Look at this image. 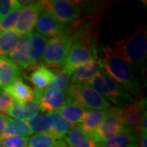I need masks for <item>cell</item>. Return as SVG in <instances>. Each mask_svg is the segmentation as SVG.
I'll return each instance as SVG.
<instances>
[{"label": "cell", "mask_w": 147, "mask_h": 147, "mask_svg": "<svg viewBox=\"0 0 147 147\" xmlns=\"http://www.w3.org/2000/svg\"><path fill=\"white\" fill-rule=\"evenodd\" d=\"M102 52L113 55L129 64L135 71L143 72L146 65V30L137 29L129 38L115 42L114 46L102 47Z\"/></svg>", "instance_id": "cell-1"}, {"label": "cell", "mask_w": 147, "mask_h": 147, "mask_svg": "<svg viewBox=\"0 0 147 147\" xmlns=\"http://www.w3.org/2000/svg\"><path fill=\"white\" fill-rule=\"evenodd\" d=\"M74 42L69 51L63 69L72 74L79 66L98 58V34L88 27L77 28L71 34Z\"/></svg>", "instance_id": "cell-2"}, {"label": "cell", "mask_w": 147, "mask_h": 147, "mask_svg": "<svg viewBox=\"0 0 147 147\" xmlns=\"http://www.w3.org/2000/svg\"><path fill=\"white\" fill-rule=\"evenodd\" d=\"M106 73L123 88L129 94L137 96L140 93V83L135 69L129 64L113 55L104 53L101 58Z\"/></svg>", "instance_id": "cell-3"}, {"label": "cell", "mask_w": 147, "mask_h": 147, "mask_svg": "<svg viewBox=\"0 0 147 147\" xmlns=\"http://www.w3.org/2000/svg\"><path fill=\"white\" fill-rule=\"evenodd\" d=\"M88 84L109 102L111 101L116 108H122L134 101L132 96L112 79L105 69L95 76Z\"/></svg>", "instance_id": "cell-4"}, {"label": "cell", "mask_w": 147, "mask_h": 147, "mask_svg": "<svg viewBox=\"0 0 147 147\" xmlns=\"http://www.w3.org/2000/svg\"><path fill=\"white\" fill-rule=\"evenodd\" d=\"M42 9L46 11L63 25H75L82 14V7L78 2L69 0L39 1Z\"/></svg>", "instance_id": "cell-5"}, {"label": "cell", "mask_w": 147, "mask_h": 147, "mask_svg": "<svg viewBox=\"0 0 147 147\" xmlns=\"http://www.w3.org/2000/svg\"><path fill=\"white\" fill-rule=\"evenodd\" d=\"M65 93L85 109L107 110L112 107L110 102L88 84H69Z\"/></svg>", "instance_id": "cell-6"}, {"label": "cell", "mask_w": 147, "mask_h": 147, "mask_svg": "<svg viewBox=\"0 0 147 147\" xmlns=\"http://www.w3.org/2000/svg\"><path fill=\"white\" fill-rule=\"evenodd\" d=\"M73 42V35L68 34L50 38L44 52L42 65L48 68H60L64 66Z\"/></svg>", "instance_id": "cell-7"}, {"label": "cell", "mask_w": 147, "mask_h": 147, "mask_svg": "<svg viewBox=\"0 0 147 147\" xmlns=\"http://www.w3.org/2000/svg\"><path fill=\"white\" fill-rule=\"evenodd\" d=\"M146 99L141 101H133L122 108L117 109V115L121 125L123 127L124 132H137L140 130V123L142 108L146 106Z\"/></svg>", "instance_id": "cell-8"}, {"label": "cell", "mask_w": 147, "mask_h": 147, "mask_svg": "<svg viewBox=\"0 0 147 147\" xmlns=\"http://www.w3.org/2000/svg\"><path fill=\"white\" fill-rule=\"evenodd\" d=\"M117 109L118 108L112 106L105 111L103 120L92 137L95 142L101 143L124 132L117 115Z\"/></svg>", "instance_id": "cell-9"}, {"label": "cell", "mask_w": 147, "mask_h": 147, "mask_svg": "<svg viewBox=\"0 0 147 147\" xmlns=\"http://www.w3.org/2000/svg\"><path fill=\"white\" fill-rule=\"evenodd\" d=\"M65 98V92H61L50 87L42 91L34 90V100L42 113L57 111L63 105Z\"/></svg>", "instance_id": "cell-10"}, {"label": "cell", "mask_w": 147, "mask_h": 147, "mask_svg": "<svg viewBox=\"0 0 147 147\" xmlns=\"http://www.w3.org/2000/svg\"><path fill=\"white\" fill-rule=\"evenodd\" d=\"M41 10L42 7L39 4V2H32L31 3L25 6L12 30L19 36L31 33L32 30L35 27L38 16Z\"/></svg>", "instance_id": "cell-11"}, {"label": "cell", "mask_w": 147, "mask_h": 147, "mask_svg": "<svg viewBox=\"0 0 147 147\" xmlns=\"http://www.w3.org/2000/svg\"><path fill=\"white\" fill-rule=\"evenodd\" d=\"M35 29L37 33L46 38H51L53 37L67 34L69 32L65 25L57 21L43 9H42L38 14L35 24Z\"/></svg>", "instance_id": "cell-12"}, {"label": "cell", "mask_w": 147, "mask_h": 147, "mask_svg": "<svg viewBox=\"0 0 147 147\" xmlns=\"http://www.w3.org/2000/svg\"><path fill=\"white\" fill-rule=\"evenodd\" d=\"M104 69L101 58L92 60L74 70L70 77V84H88Z\"/></svg>", "instance_id": "cell-13"}, {"label": "cell", "mask_w": 147, "mask_h": 147, "mask_svg": "<svg viewBox=\"0 0 147 147\" xmlns=\"http://www.w3.org/2000/svg\"><path fill=\"white\" fill-rule=\"evenodd\" d=\"M32 33L21 35L15 47L7 56L12 62L20 68L29 69L30 65V50L31 43Z\"/></svg>", "instance_id": "cell-14"}, {"label": "cell", "mask_w": 147, "mask_h": 147, "mask_svg": "<svg viewBox=\"0 0 147 147\" xmlns=\"http://www.w3.org/2000/svg\"><path fill=\"white\" fill-rule=\"evenodd\" d=\"M3 89L16 103H26L34 100V90L26 84L21 78L15 79L11 84L3 88Z\"/></svg>", "instance_id": "cell-15"}, {"label": "cell", "mask_w": 147, "mask_h": 147, "mask_svg": "<svg viewBox=\"0 0 147 147\" xmlns=\"http://www.w3.org/2000/svg\"><path fill=\"white\" fill-rule=\"evenodd\" d=\"M48 38L42 34L34 32L32 33L30 50V65L29 70L34 69L40 65H42L44 52L47 47Z\"/></svg>", "instance_id": "cell-16"}, {"label": "cell", "mask_w": 147, "mask_h": 147, "mask_svg": "<svg viewBox=\"0 0 147 147\" xmlns=\"http://www.w3.org/2000/svg\"><path fill=\"white\" fill-rule=\"evenodd\" d=\"M86 111L87 110L85 108L78 104L67 95L63 105L57 110V112L62 116L65 120L74 125L79 123L80 124L82 123Z\"/></svg>", "instance_id": "cell-17"}, {"label": "cell", "mask_w": 147, "mask_h": 147, "mask_svg": "<svg viewBox=\"0 0 147 147\" xmlns=\"http://www.w3.org/2000/svg\"><path fill=\"white\" fill-rule=\"evenodd\" d=\"M63 138L64 142L71 147H100V143L95 142L79 125H75Z\"/></svg>", "instance_id": "cell-18"}, {"label": "cell", "mask_w": 147, "mask_h": 147, "mask_svg": "<svg viewBox=\"0 0 147 147\" xmlns=\"http://www.w3.org/2000/svg\"><path fill=\"white\" fill-rule=\"evenodd\" d=\"M47 119L52 136L57 140H61V138L75 126L65 120L57 111L47 113Z\"/></svg>", "instance_id": "cell-19"}, {"label": "cell", "mask_w": 147, "mask_h": 147, "mask_svg": "<svg viewBox=\"0 0 147 147\" xmlns=\"http://www.w3.org/2000/svg\"><path fill=\"white\" fill-rule=\"evenodd\" d=\"M21 69L7 57H0V88H4L20 78Z\"/></svg>", "instance_id": "cell-20"}, {"label": "cell", "mask_w": 147, "mask_h": 147, "mask_svg": "<svg viewBox=\"0 0 147 147\" xmlns=\"http://www.w3.org/2000/svg\"><path fill=\"white\" fill-rule=\"evenodd\" d=\"M55 73L52 69L44 65H40L33 69L32 73L28 77L29 81L33 84L35 90L42 91L46 89L53 81Z\"/></svg>", "instance_id": "cell-21"}, {"label": "cell", "mask_w": 147, "mask_h": 147, "mask_svg": "<svg viewBox=\"0 0 147 147\" xmlns=\"http://www.w3.org/2000/svg\"><path fill=\"white\" fill-rule=\"evenodd\" d=\"M38 106L35 100L26 103H14L5 113L14 119L27 121L38 113Z\"/></svg>", "instance_id": "cell-22"}, {"label": "cell", "mask_w": 147, "mask_h": 147, "mask_svg": "<svg viewBox=\"0 0 147 147\" xmlns=\"http://www.w3.org/2000/svg\"><path fill=\"white\" fill-rule=\"evenodd\" d=\"M32 134L26 121L18 120L7 117L1 138L9 137H28Z\"/></svg>", "instance_id": "cell-23"}, {"label": "cell", "mask_w": 147, "mask_h": 147, "mask_svg": "<svg viewBox=\"0 0 147 147\" xmlns=\"http://www.w3.org/2000/svg\"><path fill=\"white\" fill-rule=\"evenodd\" d=\"M106 110H88L86 111L82 123L79 127L84 130L88 135L92 137L94 133L100 126V123L103 120Z\"/></svg>", "instance_id": "cell-24"}, {"label": "cell", "mask_w": 147, "mask_h": 147, "mask_svg": "<svg viewBox=\"0 0 147 147\" xmlns=\"http://www.w3.org/2000/svg\"><path fill=\"white\" fill-rule=\"evenodd\" d=\"M138 138L139 136L137 132H123L101 142L100 145V147H129L132 145H136Z\"/></svg>", "instance_id": "cell-25"}, {"label": "cell", "mask_w": 147, "mask_h": 147, "mask_svg": "<svg viewBox=\"0 0 147 147\" xmlns=\"http://www.w3.org/2000/svg\"><path fill=\"white\" fill-rule=\"evenodd\" d=\"M20 36L13 30L0 34V57H6L12 51Z\"/></svg>", "instance_id": "cell-26"}, {"label": "cell", "mask_w": 147, "mask_h": 147, "mask_svg": "<svg viewBox=\"0 0 147 147\" xmlns=\"http://www.w3.org/2000/svg\"><path fill=\"white\" fill-rule=\"evenodd\" d=\"M26 122L32 133L48 134L52 136V133L48 126V123H47V114L42 113V112L38 113L36 115H34Z\"/></svg>", "instance_id": "cell-27"}, {"label": "cell", "mask_w": 147, "mask_h": 147, "mask_svg": "<svg viewBox=\"0 0 147 147\" xmlns=\"http://www.w3.org/2000/svg\"><path fill=\"white\" fill-rule=\"evenodd\" d=\"M61 141L48 134H35L29 138L27 147H56Z\"/></svg>", "instance_id": "cell-28"}, {"label": "cell", "mask_w": 147, "mask_h": 147, "mask_svg": "<svg viewBox=\"0 0 147 147\" xmlns=\"http://www.w3.org/2000/svg\"><path fill=\"white\" fill-rule=\"evenodd\" d=\"M24 7L25 5L21 4L18 2L16 7L11 11L10 13L7 14L0 21V34L13 29V27L15 26L16 23L19 19V16L21 15V11Z\"/></svg>", "instance_id": "cell-29"}, {"label": "cell", "mask_w": 147, "mask_h": 147, "mask_svg": "<svg viewBox=\"0 0 147 147\" xmlns=\"http://www.w3.org/2000/svg\"><path fill=\"white\" fill-rule=\"evenodd\" d=\"M70 77L71 74L69 73L65 69H61L55 73L53 81L48 87L57 90L61 92H65L70 83Z\"/></svg>", "instance_id": "cell-30"}, {"label": "cell", "mask_w": 147, "mask_h": 147, "mask_svg": "<svg viewBox=\"0 0 147 147\" xmlns=\"http://www.w3.org/2000/svg\"><path fill=\"white\" fill-rule=\"evenodd\" d=\"M29 137H9L0 139V145L3 147H27Z\"/></svg>", "instance_id": "cell-31"}, {"label": "cell", "mask_w": 147, "mask_h": 147, "mask_svg": "<svg viewBox=\"0 0 147 147\" xmlns=\"http://www.w3.org/2000/svg\"><path fill=\"white\" fill-rule=\"evenodd\" d=\"M17 3L16 0H0V21L10 13Z\"/></svg>", "instance_id": "cell-32"}, {"label": "cell", "mask_w": 147, "mask_h": 147, "mask_svg": "<svg viewBox=\"0 0 147 147\" xmlns=\"http://www.w3.org/2000/svg\"><path fill=\"white\" fill-rule=\"evenodd\" d=\"M14 103V100L11 98L10 96H8L4 92H0V113H5Z\"/></svg>", "instance_id": "cell-33"}, {"label": "cell", "mask_w": 147, "mask_h": 147, "mask_svg": "<svg viewBox=\"0 0 147 147\" xmlns=\"http://www.w3.org/2000/svg\"><path fill=\"white\" fill-rule=\"evenodd\" d=\"M7 117H8V116L5 115V114L0 113V137H1V135H2V133H3V131L4 125H5L6 120H7Z\"/></svg>", "instance_id": "cell-34"}, {"label": "cell", "mask_w": 147, "mask_h": 147, "mask_svg": "<svg viewBox=\"0 0 147 147\" xmlns=\"http://www.w3.org/2000/svg\"><path fill=\"white\" fill-rule=\"evenodd\" d=\"M141 137V142H140V146L141 147H147V134H144L140 136Z\"/></svg>", "instance_id": "cell-35"}, {"label": "cell", "mask_w": 147, "mask_h": 147, "mask_svg": "<svg viewBox=\"0 0 147 147\" xmlns=\"http://www.w3.org/2000/svg\"><path fill=\"white\" fill-rule=\"evenodd\" d=\"M61 147H71V146H68L65 142H64L63 140H62V142H61Z\"/></svg>", "instance_id": "cell-36"}, {"label": "cell", "mask_w": 147, "mask_h": 147, "mask_svg": "<svg viewBox=\"0 0 147 147\" xmlns=\"http://www.w3.org/2000/svg\"><path fill=\"white\" fill-rule=\"evenodd\" d=\"M129 147H138V146H137L136 145H132V146H130Z\"/></svg>", "instance_id": "cell-37"}, {"label": "cell", "mask_w": 147, "mask_h": 147, "mask_svg": "<svg viewBox=\"0 0 147 147\" xmlns=\"http://www.w3.org/2000/svg\"><path fill=\"white\" fill-rule=\"evenodd\" d=\"M61 142H62V140H61ZM61 143H60V145H61ZM60 145H59V146H56V147H61V146H60Z\"/></svg>", "instance_id": "cell-38"}, {"label": "cell", "mask_w": 147, "mask_h": 147, "mask_svg": "<svg viewBox=\"0 0 147 147\" xmlns=\"http://www.w3.org/2000/svg\"><path fill=\"white\" fill-rule=\"evenodd\" d=\"M0 147H3V146H1V145H0Z\"/></svg>", "instance_id": "cell-39"}]
</instances>
